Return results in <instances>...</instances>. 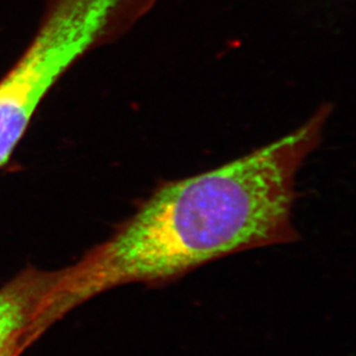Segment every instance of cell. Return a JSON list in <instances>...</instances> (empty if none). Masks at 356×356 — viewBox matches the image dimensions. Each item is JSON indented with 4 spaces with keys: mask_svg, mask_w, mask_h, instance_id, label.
Wrapping results in <instances>:
<instances>
[{
    "mask_svg": "<svg viewBox=\"0 0 356 356\" xmlns=\"http://www.w3.org/2000/svg\"><path fill=\"white\" fill-rule=\"evenodd\" d=\"M333 106L323 103L289 134L188 178L159 184L110 238L56 273L34 337L95 296L161 286L216 259L299 240L293 224L296 179L318 148Z\"/></svg>",
    "mask_w": 356,
    "mask_h": 356,
    "instance_id": "cell-1",
    "label": "cell"
},
{
    "mask_svg": "<svg viewBox=\"0 0 356 356\" xmlns=\"http://www.w3.org/2000/svg\"><path fill=\"white\" fill-rule=\"evenodd\" d=\"M56 273L29 269L0 289V356H20Z\"/></svg>",
    "mask_w": 356,
    "mask_h": 356,
    "instance_id": "cell-3",
    "label": "cell"
},
{
    "mask_svg": "<svg viewBox=\"0 0 356 356\" xmlns=\"http://www.w3.org/2000/svg\"><path fill=\"white\" fill-rule=\"evenodd\" d=\"M157 1L44 0L34 38L0 79V168L61 76L86 54L127 34Z\"/></svg>",
    "mask_w": 356,
    "mask_h": 356,
    "instance_id": "cell-2",
    "label": "cell"
}]
</instances>
